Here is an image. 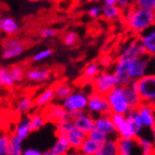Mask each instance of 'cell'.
<instances>
[{"instance_id": "16", "label": "cell", "mask_w": 155, "mask_h": 155, "mask_svg": "<svg viewBox=\"0 0 155 155\" xmlns=\"http://www.w3.org/2000/svg\"><path fill=\"white\" fill-rule=\"evenodd\" d=\"M112 115V114H111ZM111 115H101L99 119L95 120V124H97V129L103 131L107 134H112V133H119L116 129L115 123L112 120Z\"/></svg>"}, {"instance_id": "43", "label": "cell", "mask_w": 155, "mask_h": 155, "mask_svg": "<svg viewBox=\"0 0 155 155\" xmlns=\"http://www.w3.org/2000/svg\"><path fill=\"white\" fill-rule=\"evenodd\" d=\"M154 26H155V12H154Z\"/></svg>"}, {"instance_id": "25", "label": "cell", "mask_w": 155, "mask_h": 155, "mask_svg": "<svg viewBox=\"0 0 155 155\" xmlns=\"http://www.w3.org/2000/svg\"><path fill=\"white\" fill-rule=\"evenodd\" d=\"M97 155H115L119 154L117 151V144H116V140H111L107 141L102 144V147L99 152L97 153Z\"/></svg>"}, {"instance_id": "22", "label": "cell", "mask_w": 155, "mask_h": 155, "mask_svg": "<svg viewBox=\"0 0 155 155\" xmlns=\"http://www.w3.org/2000/svg\"><path fill=\"white\" fill-rule=\"evenodd\" d=\"M0 26L2 32L6 33L7 36H13L19 31V26L12 18H2Z\"/></svg>"}, {"instance_id": "8", "label": "cell", "mask_w": 155, "mask_h": 155, "mask_svg": "<svg viewBox=\"0 0 155 155\" xmlns=\"http://www.w3.org/2000/svg\"><path fill=\"white\" fill-rule=\"evenodd\" d=\"M107 101H109V103H110L112 111L114 113L125 115L129 112V104L126 103L125 99L123 97V94L121 93L119 87H114L113 90L111 91V93L107 95Z\"/></svg>"}, {"instance_id": "26", "label": "cell", "mask_w": 155, "mask_h": 155, "mask_svg": "<svg viewBox=\"0 0 155 155\" xmlns=\"http://www.w3.org/2000/svg\"><path fill=\"white\" fill-rule=\"evenodd\" d=\"M134 142H135V144L139 146V147H141V149H142L143 154H145V155L154 154V149H155L154 144H152L151 142H149L147 140L142 139L141 136L136 135L135 140H134Z\"/></svg>"}, {"instance_id": "19", "label": "cell", "mask_w": 155, "mask_h": 155, "mask_svg": "<svg viewBox=\"0 0 155 155\" xmlns=\"http://www.w3.org/2000/svg\"><path fill=\"white\" fill-rule=\"evenodd\" d=\"M28 122H29L30 133L39 131V129L45 124V119H43L42 114L40 113V110L36 111V112H33V113L28 114Z\"/></svg>"}, {"instance_id": "7", "label": "cell", "mask_w": 155, "mask_h": 155, "mask_svg": "<svg viewBox=\"0 0 155 155\" xmlns=\"http://www.w3.org/2000/svg\"><path fill=\"white\" fill-rule=\"evenodd\" d=\"M89 102H87V107L90 113H99L101 115H111L114 112L112 111L109 101L107 97L100 95V94L93 93L91 92L89 94Z\"/></svg>"}, {"instance_id": "38", "label": "cell", "mask_w": 155, "mask_h": 155, "mask_svg": "<svg viewBox=\"0 0 155 155\" xmlns=\"http://www.w3.org/2000/svg\"><path fill=\"white\" fill-rule=\"evenodd\" d=\"M23 154H26V155H40L41 153L39 152V151H37V150H27Z\"/></svg>"}, {"instance_id": "5", "label": "cell", "mask_w": 155, "mask_h": 155, "mask_svg": "<svg viewBox=\"0 0 155 155\" xmlns=\"http://www.w3.org/2000/svg\"><path fill=\"white\" fill-rule=\"evenodd\" d=\"M63 72H64V68L61 65H52V67H48V68L29 69L27 71L26 79L28 81L35 82V83H39V82L49 80L51 77L60 78Z\"/></svg>"}, {"instance_id": "17", "label": "cell", "mask_w": 155, "mask_h": 155, "mask_svg": "<svg viewBox=\"0 0 155 155\" xmlns=\"http://www.w3.org/2000/svg\"><path fill=\"white\" fill-rule=\"evenodd\" d=\"M135 111L139 112V114L141 115V117H142V120H143V123H144L145 125L152 126L155 123V112L149 103L143 102Z\"/></svg>"}, {"instance_id": "10", "label": "cell", "mask_w": 155, "mask_h": 155, "mask_svg": "<svg viewBox=\"0 0 155 155\" xmlns=\"http://www.w3.org/2000/svg\"><path fill=\"white\" fill-rule=\"evenodd\" d=\"M111 116H112L113 122L115 123L117 132L120 133V136H122L124 139H129L134 141L136 137V134L131 129L130 124L126 121L125 116L123 115V114H119V113H113Z\"/></svg>"}, {"instance_id": "12", "label": "cell", "mask_w": 155, "mask_h": 155, "mask_svg": "<svg viewBox=\"0 0 155 155\" xmlns=\"http://www.w3.org/2000/svg\"><path fill=\"white\" fill-rule=\"evenodd\" d=\"M51 85L54 87L55 99H58L59 101L65 100L73 93V87L68 83L67 78H61V79L55 80L53 83H51Z\"/></svg>"}, {"instance_id": "21", "label": "cell", "mask_w": 155, "mask_h": 155, "mask_svg": "<svg viewBox=\"0 0 155 155\" xmlns=\"http://www.w3.org/2000/svg\"><path fill=\"white\" fill-rule=\"evenodd\" d=\"M101 147H102V143L87 137L83 143V145H82V147H81L80 153H83V154H87V155L97 154L101 150Z\"/></svg>"}, {"instance_id": "30", "label": "cell", "mask_w": 155, "mask_h": 155, "mask_svg": "<svg viewBox=\"0 0 155 155\" xmlns=\"http://www.w3.org/2000/svg\"><path fill=\"white\" fill-rule=\"evenodd\" d=\"M87 137L94 140V141H97V142L102 143V144L104 142H107V133H104L103 131H101V130L97 129V127L87 133Z\"/></svg>"}, {"instance_id": "6", "label": "cell", "mask_w": 155, "mask_h": 155, "mask_svg": "<svg viewBox=\"0 0 155 155\" xmlns=\"http://www.w3.org/2000/svg\"><path fill=\"white\" fill-rule=\"evenodd\" d=\"M91 87H92L93 93L100 94V95L107 97V95L111 93V91L117 85H116V80L113 73L111 74L107 71H102L92 81Z\"/></svg>"}, {"instance_id": "3", "label": "cell", "mask_w": 155, "mask_h": 155, "mask_svg": "<svg viewBox=\"0 0 155 155\" xmlns=\"http://www.w3.org/2000/svg\"><path fill=\"white\" fill-rule=\"evenodd\" d=\"M40 113L43 116L45 123H52L54 125H57L59 122L64 121V120H71L72 121L70 112L65 109L64 105L49 103L45 107H40Z\"/></svg>"}, {"instance_id": "32", "label": "cell", "mask_w": 155, "mask_h": 155, "mask_svg": "<svg viewBox=\"0 0 155 155\" xmlns=\"http://www.w3.org/2000/svg\"><path fill=\"white\" fill-rule=\"evenodd\" d=\"M17 134L21 137V139H26L27 136H28V134L30 133V129H29V122H28V120L27 121H23V122H21L18 125V127H17Z\"/></svg>"}, {"instance_id": "37", "label": "cell", "mask_w": 155, "mask_h": 155, "mask_svg": "<svg viewBox=\"0 0 155 155\" xmlns=\"http://www.w3.org/2000/svg\"><path fill=\"white\" fill-rule=\"evenodd\" d=\"M117 2H119L120 7H121V8H123V9H125L126 7L130 5L129 0H117Z\"/></svg>"}, {"instance_id": "40", "label": "cell", "mask_w": 155, "mask_h": 155, "mask_svg": "<svg viewBox=\"0 0 155 155\" xmlns=\"http://www.w3.org/2000/svg\"><path fill=\"white\" fill-rule=\"evenodd\" d=\"M81 0H70V2H71V5L73 7H75L78 5V3H80Z\"/></svg>"}, {"instance_id": "4", "label": "cell", "mask_w": 155, "mask_h": 155, "mask_svg": "<svg viewBox=\"0 0 155 155\" xmlns=\"http://www.w3.org/2000/svg\"><path fill=\"white\" fill-rule=\"evenodd\" d=\"M132 85L144 102L147 103L155 99V74L142 75L133 81Z\"/></svg>"}, {"instance_id": "15", "label": "cell", "mask_w": 155, "mask_h": 155, "mask_svg": "<svg viewBox=\"0 0 155 155\" xmlns=\"http://www.w3.org/2000/svg\"><path fill=\"white\" fill-rule=\"evenodd\" d=\"M54 99H55V90L54 87L50 84L45 91H42L38 97H36L33 99V101H35V107H39V109L43 107L47 104L51 103V101L54 100Z\"/></svg>"}, {"instance_id": "9", "label": "cell", "mask_w": 155, "mask_h": 155, "mask_svg": "<svg viewBox=\"0 0 155 155\" xmlns=\"http://www.w3.org/2000/svg\"><path fill=\"white\" fill-rule=\"evenodd\" d=\"M119 89L121 91V93L123 94L124 99H125L126 103L129 104V111H135L144 102L140 93L133 87L132 84L131 85H120Z\"/></svg>"}, {"instance_id": "29", "label": "cell", "mask_w": 155, "mask_h": 155, "mask_svg": "<svg viewBox=\"0 0 155 155\" xmlns=\"http://www.w3.org/2000/svg\"><path fill=\"white\" fill-rule=\"evenodd\" d=\"M130 3L134 7L155 11V0H132Z\"/></svg>"}, {"instance_id": "34", "label": "cell", "mask_w": 155, "mask_h": 155, "mask_svg": "<svg viewBox=\"0 0 155 155\" xmlns=\"http://www.w3.org/2000/svg\"><path fill=\"white\" fill-rule=\"evenodd\" d=\"M10 140H11V134H8V133H5V135L0 140V154L1 155L7 154V150L10 145Z\"/></svg>"}, {"instance_id": "24", "label": "cell", "mask_w": 155, "mask_h": 155, "mask_svg": "<svg viewBox=\"0 0 155 155\" xmlns=\"http://www.w3.org/2000/svg\"><path fill=\"white\" fill-rule=\"evenodd\" d=\"M21 141L22 139L20 137L17 133L11 134V140H10V145L7 150V154H21Z\"/></svg>"}, {"instance_id": "27", "label": "cell", "mask_w": 155, "mask_h": 155, "mask_svg": "<svg viewBox=\"0 0 155 155\" xmlns=\"http://www.w3.org/2000/svg\"><path fill=\"white\" fill-rule=\"evenodd\" d=\"M142 42L150 54L155 57V31L144 37L142 36Z\"/></svg>"}, {"instance_id": "41", "label": "cell", "mask_w": 155, "mask_h": 155, "mask_svg": "<svg viewBox=\"0 0 155 155\" xmlns=\"http://www.w3.org/2000/svg\"><path fill=\"white\" fill-rule=\"evenodd\" d=\"M147 103H149L150 105H151V107H152L153 110H154V112H155V99H154V100L151 101V102H147Z\"/></svg>"}, {"instance_id": "33", "label": "cell", "mask_w": 155, "mask_h": 155, "mask_svg": "<svg viewBox=\"0 0 155 155\" xmlns=\"http://www.w3.org/2000/svg\"><path fill=\"white\" fill-rule=\"evenodd\" d=\"M60 32H62L61 30L50 29V28H42V29H40L38 31V36H40L42 39H45V38H50V37L58 36Z\"/></svg>"}, {"instance_id": "1", "label": "cell", "mask_w": 155, "mask_h": 155, "mask_svg": "<svg viewBox=\"0 0 155 155\" xmlns=\"http://www.w3.org/2000/svg\"><path fill=\"white\" fill-rule=\"evenodd\" d=\"M150 26H154V13L152 10L134 7L131 3L124 9L122 28L125 33L132 37H137Z\"/></svg>"}, {"instance_id": "18", "label": "cell", "mask_w": 155, "mask_h": 155, "mask_svg": "<svg viewBox=\"0 0 155 155\" xmlns=\"http://www.w3.org/2000/svg\"><path fill=\"white\" fill-rule=\"evenodd\" d=\"M0 82H1V87L3 90L9 91V92H13L16 90L15 89V82L16 81L10 73L8 67L7 68L1 67V69H0Z\"/></svg>"}, {"instance_id": "14", "label": "cell", "mask_w": 155, "mask_h": 155, "mask_svg": "<svg viewBox=\"0 0 155 155\" xmlns=\"http://www.w3.org/2000/svg\"><path fill=\"white\" fill-rule=\"evenodd\" d=\"M72 122L77 126L78 129H80L81 131L87 133L91 132L93 129L97 127V124H95V120L92 117L91 114H87V115H81L78 116L75 119L72 120Z\"/></svg>"}, {"instance_id": "42", "label": "cell", "mask_w": 155, "mask_h": 155, "mask_svg": "<svg viewBox=\"0 0 155 155\" xmlns=\"http://www.w3.org/2000/svg\"><path fill=\"white\" fill-rule=\"evenodd\" d=\"M29 1H32L33 2V1H39V0H29Z\"/></svg>"}, {"instance_id": "28", "label": "cell", "mask_w": 155, "mask_h": 155, "mask_svg": "<svg viewBox=\"0 0 155 155\" xmlns=\"http://www.w3.org/2000/svg\"><path fill=\"white\" fill-rule=\"evenodd\" d=\"M26 49H28L25 45H21V47H17V48H8V49H3L2 51V58L3 59H11L13 57H17L19 55L20 53H22Z\"/></svg>"}, {"instance_id": "23", "label": "cell", "mask_w": 155, "mask_h": 155, "mask_svg": "<svg viewBox=\"0 0 155 155\" xmlns=\"http://www.w3.org/2000/svg\"><path fill=\"white\" fill-rule=\"evenodd\" d=\"M116 144H117V151L120 155H130L132 151V146L134 141L129 139H124L122 136H116Z\"/></svg>"}, {"instance_id": "11", "label": "cell", "mask_w": 155, "mask_h": 155, "mask_svg": "<svg viewBox=\"0 0 155 155\" xmlns=\"http://www.w3.org/2000/svg\"><path fill=\"white\" fill-rule=\"evenodd\" d=\"M31 63H32V59H26L23 61L17 62V63L10 64L8 67L10 73H11V75H12V78L15 79V81H16L17 83L22 82L25 80L27 71L30 69Z\"/></svg>"}, {"instance_id": "2", "label": "cell", "mask_w": 155, "mask_h": 155, "mask_svg": "<svg viewBox=\"0 0 155 155\" xmlns=\"http://www.w3.org/2000/svg\"><path fill=\"white\" fill-rule=\"evenodd\" d=\"M101 72H102V64L99 61V59H95L84 65L80 75L72 82V84H73V87L82 89L87 84L92 83V81L100 74Z\"/></svg>"}, {"instance_id": "20", "label": "cell", "mask_w": 155, "mask_h": 155, "mask_svg": "<svg viewBox=\"0 0 155 155\" xmlns=\"http://www.w3.org/2000/svg\"><path fill=\"white\" fill-rule=\"evenodd\" d=\"M71 149L70 143L68 142V140L65 139H58L55 145L52 147L51 150H49L48 152H45V155H62L65 154L69 150Z\"/></svg>"}, {"instance_id": "39", "label": "cell", "mask_w": 155, "mask_h": 155, "mask_svg": "<svg viewBox=\"0 0 155 155\" xmlns=\"http://www.w3.org/2000/svg\"><path fill=\"white\" fill-rule=\"evenodd\" d=\"M105 1V3H107V5H115L116 2H117V0H104Z\"/></svg>"}, {"instance_id": "35", "label": "cell", "mask_w": 155, "mask_h": 155, "mask_svg": "<svg viewBox=\"0 0 155 155\" xmlns=\"http://www.w3.org/2000/svg\"><path fill=\"white\" fill-rule=\"evenodd\" d=\"M53 49H49V50H45V51H42V52H40V53H38V54H36L33 58H31L32 59V62H35V61H41V60H43V59H45V58H48L49 55H51L52 53H53Z\"/></svg>"}, {"instance_id": "31", "label": "cell", "mask_w": 155, "mask_h": 155, "mask_svg": "<svg viewBox=\"0 0 155 155\" xmlns=\"http://www.w3.org/2000/svg\"><path fill=\"white\" fill-rule=\"evenodd\" d=\"M60 39H61L62 43H64L65 45H69V47L77 45L79 42V36L75 32H67Z\"/></svg>"}, {"instance_id": "36", "label": "cell", "mask_w": 155, "mask_h": 155, "mask_svg": "<svg viewBox=\"0 0 155 155\" xmlns=\"http://www.w3.org/2000/svg\"><path fill=\"white\" fill-rule=\"evenodd\" d=\"M101 15V8L100 7H93L89 10V16L92 18H97Z\"/></svg>"}, {"instance_id": "13", "label": "cell", "mask_w": 155, "mask_h": 155, "mask_svg": "<svg viewBox=\"0 0 155 155\" xmlns=\"http://www.w3.org/2000/svg\"><path fill=\"white\" fill-rule=\"evenodd\" d=\"M87 102H89V99L82 93H72L70 97H68L64 100L63 105H64L65 109L68 111L80 110V109H84V107H87Z\"/></svg>"}]
</instances>
